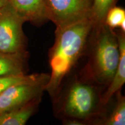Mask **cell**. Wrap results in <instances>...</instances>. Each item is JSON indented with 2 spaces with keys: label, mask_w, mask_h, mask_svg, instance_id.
Masks as SVG:
<instances>
[{
  "label": "cell",
  "mask_w": 125,
  "mask_h": 125,
  "mask_svg": "<svg viewBox=\"0 0 125 125\" xmlns=\"http://www.w3.org/2000/svg\"><path fill=\"white\" fill-rule=\"evenodd\" d=\"M94 24L92 19H88L56 28L49 54L51 72L45 87L52 97L58 94L62 81L83 53Z\"/></svg>",
  "instance_id": "obj_1"
},
{
  "label": "cell",
  "mask_w": 125,
  "mask_h": 125,
  "mask_svg": "<svg viewBox=\"0 0 125 125\" xmlns=\"http://www.w3.org/2000/svg\"><path fill=\"white\" fill-rule=\"evenodd\" d=\"M96 37L89 65L90 76L98 83L108 85L118 68L120 51L117 34L103 23L94 24Z\"/></svg>",
  "instance_id": "obj_2"
},
{
  "label": "cell",
  "mask_w": 125,
  "mask_h": 125,
  "mask_svg": "<svg viewBox=\"0 0 125 125\" xmlns=\"http://www.w3.org/2000/svg\"><path fill=\"white\" fill-rule=\"evenodd\" d=\"M101 105L96 90L92 85L76 81L69 87L63 105L67 116L78 121H84L98 114V107Z\"/></svg>",
  "instance_id": "obj_3"
},
{
  "label": "cell",
  "mask_w": 125,
  "mask_h": 125,
  "mask_svg": "<svg viewBox=\"0 0 125 125\" xmlns=\"http://www.w3.org/2000/svg\"><path fill=\"white\" fill-rule=\"evenodd\" d=\"M45 15L56 28L92 19L93 0H43Z\"/></svg>",
  "instance_id": "obj_4"
},
{
  "label": "cell",
  "mask_w": 125,
  "mask_h": 125,
  "mask_svg": "<svg viewBox=\"0 0 125 125\" xmlns=\"http://www.w3.org/2000/svg\"><path fill=\"white\" fill-rule=\"evenodd\" d=\"M26 22L12 5L7 1L0 8V51L26 52L23 25Z\"/></svg>",
  "instance_id": "obj_5"
},
{
  "label": "cell",
  "mask_w": 125,
  "mask_h": 125,
  "mask_svg": "<svg viewBox=\"0 0 125 125\" xmlns=\"http://www.w3.org/2000/svg\"><path fill=\"white\" fill-rule=\"evenodd\" d=\"M47 83H24L13 86L0 93V114L18 108L41 98Z\"/></svg>",
  "instance_id": "obj_6"
},
{
  "label": "cell",
  "mask_w": 125,
  "mask_h": 125,
  "mask_svg": "<svg viewBox=\"0 0 125 125\" xmlns=\"http://www.w3.org/2000/svg\"><path fill=\"white\" fill-rule=\"evenodd\" d=\"M120 51V59L118 68L115 71L107 90L100 96L102 106L107 105L111 98L117 92L121 90L125 82V32L121 31L117 34Z\"/></svg>",
  "instance_id": "obj_7"
},
{
  "label": "cell",
  "mask_w": 125,
  "mask_h": 125,
  "mask_svg": "<svg viewBox=\"0 0 125 125\" xmlns=\"http://www.w3.org/2000/svg\"><path fill=\"white\" fill-rule=\"evenodd\" d=\"M26 21L40 24L46 21L43 0H8Z\"/></svg>",
  "instance_id": "obj_8"
},
{
  "label": "cell",
  "mask_w": 125,
  "mask_h": 125,
  "mask_svg": "<svg viewBox=\"0 0 125 125\" xmlns=\"http://www.w3.org/2000/svg\"><path fill=\"white\" fill-rule=\"evenodd\" d=\"M27 53H5L0 51V76L26 74Z\"/></svg>",
  "instance_id": "obj_9"
},
{
  "label": "cell",
  "mask_w": 125,
  "mask_h": 125,
  "mask_svg": "<svg viewBox=\"0 0 125 125\" xmlns=\"http://www.w3.org/2000/svg\"><path fill=\"white\" fill-rule=\"evenodd\" d=\"M41 98L0 114V125H24L35 113Z\"/></svg>",
  "instance_id": "obj_10"
},
{
  "label": "cell",
  "mask_w": 125,
  "mask_h": 125,
  "mask_svg": "<svg viewBox=\"0 0 125 125\" xmlns=\"http://www.w3.org/2000/svg\"><path fill=\"white\" fill-rule=\"evenodd\" d=\"M49 74L36 73L32 74L12 75L0 76V93L13 86L24 83H48Z\"/></svg>",
  "instance_id": "obj_11"
},
{
  "label": "cell",
  "mask_w": 125,
  "mask_h": 125,
  "mask_svg": "<svg viewBox=\"0 0 125 125\" xmlns=\"http://www.w3.org/2000/svg\"><path fill=\"white\" fill-rule=\"evenodd\" d=\"M117 94L116 103L114 108L107 118L101 122L100 125H125V98L121 94V90Z\"/></svg>",
  "instance_id": "obj_12"
},
{
  "label": "cell",
  "mask_w": 125,
  "mask_h": 125,
  "mask_svg": "<svg viewBox=\"0 0 125 125\" xmlns=\"http://www.w3.org/2000/svg\"><path fill=\"white\" fill-rule=\"evenodd\" d=\"M116 0H93L92 19L95 24L104 23L108 10L115 6Z\"/></svg>",
  "instance_id": "obj_13"
},
{
  "label": "cell",
  "mask_w": 125,
  "mask_h": 125,
  "mask_svg": "<svg viewBox=\"0 0 125 125\" xmlns=\"http://www.w3.org/2000/svg\"><path fill=\"white\" fill-rule=\"evenodd\" d=\"M104 23L114 30L119 27L121 31L125 32V10L122 8L114 6L108 11Z\"/></svg>",
  "instance_id": "obj_14"
},
{
  "label": "cell",
  "mask_w": 125,
  "mask_h": 125,
  "mask_svg": "<svg viewBox=\"0 0 125 125\" xmlns=\"http://www.w3.org/2000/svg\"><path fill=\"white\" fill-rule=\"evenodd\" d=\"M8 1V0H0V8H1L3 5H4Z\"/></svg>",
  "instance_id": "obj_15"
}]
</instances>
